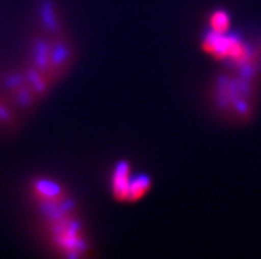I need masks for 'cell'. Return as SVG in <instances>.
<instances>
[{
  "instance_id": "1",
  "label": "cell",
  "mask_w": 261,
  "mask_h": 259,
  "mask_svg": "<svg viewBox=\"0 0 261 259\" xmlns=\"http://www.w3.org/2000/svg\"><path fill=\"white\" fill-rule=\"evenodd\" d=\"M28 196L36 208L41 236L60 255L80 258L89 255L92 243L76 201L63 184L46 177H35Z\"/></svg>"
},
{
  "instance_id": "2",
  "label": "cell",
  "mask_w": 261,
  "mask_h": 259,
  "mask_svg": "<svg viewBox=\"0 0 261 259\" xmlns=\"http://www.w3.org/2000/svg\"><path fill=\"white\" fill-rule=\"evenodd\" d=\"M261 78L235 70H220L212 77L208 88L210 107L219 118L243 125L253 119L257 106Z\"/></svg>"
},
{
  "instance_id": "3",
  "label": "cell",
  "mask_w": 261,
  "mask_h": 259,
  "mask_svg": "<svg viewBox=\"0 0 261 259\" xmlns=\"http://www.w3.org/2000/svg\"><path fill=\"white\" fill-rule=\"evenodd\" d=\"M0 86L7 99L15 106L21 117L32 114L40 105V101L27 82L23 72L19 68H7L0 76Z\"/></svg>"
},
{
  "instance_id": "4",
  "label": "cell",
  "mask_w": 261,
  "mask_h": 259,
  "mask_svg": "<svg viewBox=\"0 0 261 259\" xmlns=\"http://www.w3.org/2000/svg\"><path fill=\"white\" fill-rule=\"evenodd\" d=\"M77 59L76 45L69 33L50 37L49 76L57 83L72 70Z\"/></svg>"
},
{
  "instance_id": "5",
  "label": "cell",
  "mask_w": 261,
  "mask_h": 259,
  "mask_svg": "<svg viewBox=\"0 0 261 259\" xmlns=\"http://www.w3.org/2000/svg\"><path fill=\"white\" fill-rule=\"evenodd\" d=\"M36 30L49 37L68 33L61 8L53 0H40L37 4Z\"/></svg>"
},
{
  "instance_id": "6",
  "label": "cell",
  "mask_w": 261,
  "mask_h": 259,
  "mask_svg": "<svg viewBox=\"0 0 261 259\" xmlns=\"http://www.w3.org/2000/svg\"><path fill=\"white\" fill-rule=\"evenodd\" d=\"M19 66L21 72H23L24 77H25L27 82L30 83L31 89H32L35 95L37 97V99L40 102H43L44 99L48 98V95L50 94L53 86L56 85V83L53 82L45 73L37 69L36 66H33L27 60H24Z\"/></svg>"
},
{
  "instance_id": "7",
  "label": "cell",
  "mask_w": 261,
  "mask_h": 259,
  "mask_svg": "<svg viewBox=\"0 0 261 259\" xmlns=\"http://www.w3.org/2000/svg\"><path fill=\"white\" fill-rule=\"evenodd\" d=\"M132 179V165L129 161H117L113 167L110 187H112L113 197L119 203H127Z\"/></svg>"
},
{
  "instance_id": "8",
  "label": "cell",
  "mask_w": 261,
  "mask_h": 259,
  "mask_svg": "<svg viewBox=\"0 0 261 259\" xmlns=\"http://www.w3.org/2000/svg\"><path fill=\"white\" fill-rule=\"evenodd\" d=\"M21 115L15 106L7 99L3 93H0V132H15L19 128Z\"/></svg>"
},
{
  "instance_id": "9",
  "label": "cell",
  "mask_w": 261,
  "mask_h": 259,
  "mask_svg": "<svg viewBox=\"0 0 261 259\" xmlns=\"http://www.w3.org/2000/svg\"><path fill=\"white\" fill-rule=\"evenodd\" d=\"M151 188V180L150 177L145 174H139L132 179L129 189V198L127 203H136L141 200L143 196L147 194V192Z\"/></svg>"
},
{
  "instance_id": "10",
  "label": "cell",
  "mask_w": 261,
  "mask_h": 259,
  "mask_svg": "<svg viewBox=\"0 0 261 259\" xmlns=\"http://www.w3.org/2000/svg\"><path fill=\"white\" fill-rule=\"evenodd\" d=\"M208 31L219 35H224L229 32L231 28V17L229 13L224 10H215L208 16Z\"/></svg>"
}]
</instances>
